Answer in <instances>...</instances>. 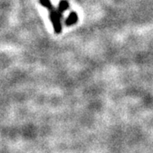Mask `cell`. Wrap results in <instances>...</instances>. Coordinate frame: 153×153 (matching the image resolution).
Instances as JSON below:
<instances>
[{
	"mask_svg": "<svg viewBox=\"0 0 153 153\" xmlns=\"http://www.w3.org/2000/svg\"><path fill=\"white\" fill-rule=\"evenodd\" d=\"M39 3L41 5L44 6L46 9L49 10V19H50L51 23L53 25L55 33H57V34L61 33L62 26H61L60 20L62 17V14L58 10V9L57 10L55 9L54 5L52 4V3L50 2V0H39Z\"/></svg>",
	"mask_w": 153,
	"mask_h": 153,
	"instance_id": "6da1fadb",
	"label": "cell"
},
{
	"mask_svg": "<svg viewBox=\"0 0 153 153\" xmlns=\"http://www.w3.org/2000/svg\"><path fill=\"white\" fill-rule=\"evenodd\" d=\"M77 21H78V16H77V14H76V12L72 11L71 14L68 16V17L66 19L65 24H66V26L70 27V26H72V25L76 24Z\"/></svg>",
	"mask_w": 153,
	"mask_h": 153,
	"instance_id": "7a4b0ae2",
	"label": "cell"
},
{
	"mask_svg": "<svg viewBox=\"0 0 153 153\" xmlns=\"http://www.w3.org/2000/svg\"><path fill=\"white\" fill-rule=\"evenodd\" d=\"M69 8V3L67 0H61L59 3V6H58V10L60 11L62 14L64 11H66L67 9Z\"/></svg>",
	"mask_w": 153,
	"mask_h": 153,
	"instance_id": "3957f363",
	"label": "cell"
}]
</instances>
